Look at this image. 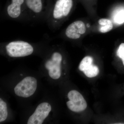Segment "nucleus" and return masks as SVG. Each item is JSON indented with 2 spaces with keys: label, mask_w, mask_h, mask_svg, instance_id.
Instances as JSON below:
<instances>
[{
  "label": "nucleus",
  "mask_w": 124,
  "mask_h": 124,
  "mask_svg": "<svg viewBox=\"0 0 124 124\" xmlns=\"http://www.w3.org/2000/svg\"><path fill=\"white\" fill-rule=\"evenodd\" d=\"M73 6V0H57L48 12L47 20L49 26L54 29L60 20L68 16Z\"/></svg>",
  "instance_id": "1"
},
{
  "label": "nucleus",
  "mask_w": 124,
  "mask_h": 124,
  "mask_svg": "<svg viewBox=\"0 0 124 124\" xmlns=\"http://www.w3.org/2000/svg\"><path fill=\"white\" fill-rule=\"evenodd\" d=\"M7 55L13 58L21 57L31 55L34 49L29 42L23 40L13 41L5 46Z\"/></svg>",
  "instance_id": "2"
},
{
  "label": "nucleus",
  "mask_w": 124,
  "mask_h": 124,
  "mask_svg": "<svg viewBox=\"0 0 124 124\" xmlns=\"http://www.w3.org/2000/svg\"><path fill=\"white\" fill-rule=\"evenodd\" d=\"M37 80L35 78L27 77L18 84L14 88L16 95L28 98L33 95L37 87Z\"/></svg>",
  "instance_id": "3"
},
{
  "label": "nucleus",
  "mask_w": 124,
  "mask_h": 124,
  "mask_svg": "<svg viewBox=\"0 0 124 124\" xmlns=\"http://www.w3.org/2000/svg\"><path fill=\"white\" fill-rule=\"evenodd\" d=\"M6 14L8 17L14 20H19L26 16L24 0H11L6 7Z\"/></svg>",
  "instance_id": "4"
},
{
  "label": "nucleus",
  "mask_w": 124,
  "mask_h": 124,
  "mask_svg": "<svg viewBox=\"0 0 124 124\" xmlns=\"http://www.w3.org/2000/svg\"><path fill=\"white\" fill-rule=\"evenodd\" d=\"M68 97L69 101L67 102L68 108L75 112H79L85 110L87 107V103L83 96L75 90L68 93Z\"/></svg>",
  "instance_id": "5"
},
{
  "label": "nucleus",
  "mask_w": 124,
  "mask_h": 124,
  "mask_svg": "<svg viewBox=\"0 0 124 124\" xmlns=\"http://www.w3.org/2000/svg\"><path fill=\"white\" fill-rule=\"evenodd\" d=\"M27 16L36 19L43 16L46 11L42 0H24Z\"/></svg>",
  "instance_id": "6"
},
{
  "label": "nucleus",
  "mask_w": 124,
  "mask_h": 124,
  "mask_svg": "<svg viewBox=\"0 0 124 124\" xmlns=\"http://www.w3.org/2000/svg\"><path fill=\"white\" fill-rule=\"evenodd\" d=\"M86 30L84 23L77 20L69 24L65 31V35L69 39H77L85 33Z\"/></svg>",
  "instance_id": "7"
},
{
  "label": "nucleus",
  "mask_w": 124,
  "mask_h": 124,
  "mask_svg": "<svg viewBox=\"0 0 124 124\" xmlns=\"http://www.w3.org/2000/svg\"><path fill=\"white\" fill-rule=\"evenodd\" d=\"M98 23L101 27L99 31L102 33H106L113 28V25L111 20L107 19L102 18L99 19Z\"/></svg>",
  "instance_id": "8"
},
{
  "label": "nucleus",
  "mask_w": 124,
  "mask_h": 124,
  "mask_svg": "<svg viewBox=\"0 0 124 124\" xmlns=\"http://www.w3.org/2000/svg\"><path fill=\"white\" fill-rule=\"evenodd\" d=\"M113 18L114 22L117 24H121L124 23V9L116 10L113 14Z\"/></svg>",
  "instance_id": "9"
},
{
  "label": "nucleus",
  "mask_w": 124,
  "mask_h": 124,
  "mask_svg": "<svg viewBox=\"0 0 124 124\" xmlns=\"http://www.w3.org/2000/svg\"><path fill=\"white\" fill-rule=\"evenodd\" d=\"M83 71L87 77L93 78L98 75L99 69L97 66L92 64Z\"/></svg>",
  "instance_id": "10"
},
{
  "label": "nucleus",
  "mask_w": 124,
  "mask_h": 124,
  "mask_svg": "<svg viewBox=\"0 0 124 124\" xmlns=\"http://www.w3.org/2000/svg\"><path fill=\"white\" fill-rule=\"evenodd\" d=\"M8 116L7 105L6 103L0 99V122L4 121Z\"/></svg>",
  "instance_id": "11"
},
{
  "label": "nucleus",
  "mask_w": 124,
  "mask_h": 124,
  "mask_svg": "<svg viewBox=\"0 0 124 124\" xmlns=\"http://www.w3.org/2000/svg\"><path fill=\"white\" fill-rule=\"evenodd\" d=\"M93 59L90 56H86L84 58L79 66V68L80 70L84 71L88 67L93 64Z\"/></svg>",
  "instance_id": "12"
},
{
  "label": "nucleus",
  "mask_w": 124,
  "mask_h": 124,
  "mask_svg": "<svg viewBox=\"0 0 124 124\" xmlns=\"http://www.w3.org/2000/svg\"><path fill=\"white\" fill-rule=\"evenodd\" d=\"M117 56L122 59L124 65V43L120 45L117 51Z\"/></svg>",
  "instance_id": "13"
}]
</instances>
